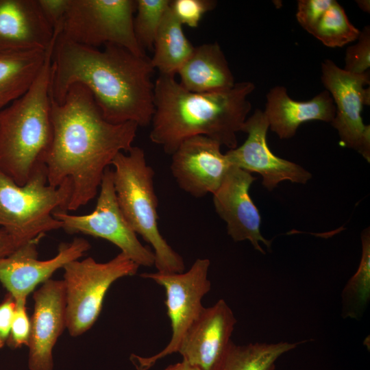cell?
I'll use <instances>...</instances> for the list:
<instances>
[{"label": "cell", "mask_w": 370, "mask_h": 370, "mask_svg": "<svg viewBox=\"0 0 370 370\" xmlns=\"http://www.w3.org/2000/svg\"><path fill=\"white\" fill-rule=\"evenodd\" d=\"M136 14L134 16V32L140 47L151 50L162 20L170 5V0H136Z\"/></svg>", "instance_id": "484cf974"}, {"label": "cell", "mask_w": 370, "mask_h": 370, "mask_svg": "<svg viewBox=\"0 0 370 370\" xmlns=\"http://www.w3.org/2000/svg\"><path fill=\"white\" fill-rule=\"evenodd\" d=\"M221 147L204 136L180 143L171 154V170L181 189L195 197L216 192L232 166Z\"/></svg>", "instance_id": "5bb4252c"}, {"label": "cell", "mask_w": 370, "mask_h": 370, "mask_svg": "<svg viewBox=\"0 0 370 370\" xmlns=\"http://www.w3.org/2000/svg\"><path fill=\"white\" fill-rule=\"evenodd\" d=\"M306 341L247 345H236L232 341L214 370H274L281 356Z\"/></svg>", "instance_id": "603a6c76"}, {"label": "cell", "mask_w": 370, "mask_h": 370, "mask_svg": "<svg viewBox=\"0 0 370 370\" xmlns=\"http://www.w3.org/2000/svg\"><path fill=\"white\" fill-rule=\"evenodd\" d=\"M71 194L69 180L57 187L48 184L45 163L36 168L23 186L0 170V228L23 243L60 229L53 213L65 211Z\"/></svg>", "instance_id": "8992f818"}, {"label": "cell", "mask_w": 370, "mask_h": 370, "mask_svg": "<svg viewBox=\"0 0 370 370\" xmlns=\"http://www.w3.org/2000/svg\"><path fill=\"white\" fill-rule=\"evenodd\" d=\"M45 234H40L23 243L7 256L0 258V282L15 300L27 299L40 284L69 262L79 260L90 248L88 241L75 237L63 243L53 258H38V245Z\"/></svg>", "instance_id": "7c38bea8"}, {"label": "cell", "mask_w": 370, "mask_h": 370, "mask_svg": "<svg viewBox=\"0 0 370 370\" xmlns=\"http://www.w3.org/2000/svg\"><path fill=\"white\" fill-rule=\"evenodd\" d=\"M184 362L182 361L175 365H171L166 367L164 370H184Z\"/></svg>", "instance_id": "e575fe53"}, {"label": "cell", "mask_w": 370, "mask_h": 370, "mask_svg": "<svg viewBox=\"0 0 370 370\" xmlns=\"http://www.w3.org/2000/svg\"><path fill=\"white\" fill-rule=\"evenodd\" d=\"M210 264L208 259L197 258L186 272L140 274V277L164 288L172 336L168 345L154 356L146 358L132 355L131 359L138 370H147L158 360L177 352L182 341L204 308L202 299L211 288L208 278Z\"/></svg>", "instance_id": "9c48e42d"}, {"label": "cell", "mask_w": 370, "mask_h": 370, "mask_svg": "<svg viewBox=\"0 0 370 370\" xmlns=\"http://www.w3.org/2000/svg\"><path fill=\"white\" fill-rule=\"evenodd\" d=\"M53 216L61 228L69 234L81 233L107 240L139 267L154 265L153 252L139 241L137 234L123 214L117 202L113 171L108 167L103 173L94 210L88 214H71L57 210Z\"/></svg>", "instance_id": "30bf717a"}, {"label": "cell", "mask_w": 370, "mask_h": 370, "mask_svg": "<svg viewBox=\"0 0 370 370\" xmlns=\"http://www.w3.org/2000/svg\"><path fill=\"white\" fill-rule=\"evenodd\" d=\"M269 124L264 111L256 109L247 118L241 132L247 134L244 143L225 154L230 164L262 177V185L272 190L285 180L304 184L312 174L300 165L274 155L267 143Z\"/></svg>", "instance_id": "4fadbf2b"}, {"label": "cell", "mask_w": 370, "mask_h": 370, "mask_svg": "<svg viewBox=\"0 0 370 370\" xmlns=\"http://www.w3.org/2000/svg\"><path fill=\"white\" fill-rule=\"evenodd\" d=\"M256 180L251 173L232 165L213 195L219 216L225 221L228 235L235 242L249 241L254 248L264 254L260 243L271 248V241L260 232V215L250 197L249 190Z\"/></svg>", "instance_id": "9a60e30c"}, {"label": "cell", "mask_w": 370, "mask_h": 370, "mask_svg": "<svg viewBox=\"0 0 370 370\" xmlns=\"http://www.w3.org/2000/svg\"><path fill=\"white\" fill-rule=\"evenodd\" d=\"M358 7L365 12L369 13L370 12V1L369 0H357L356 1Z\"/></svg>", "instance_id": "836d02e7"}, {"label": "cell", "mask_w": 370, "mask_h": 370, "mask_svg": "<svg viewBox=\"0 0 370 370\" xmlns=\"http://www.w3.org/2000/svg\"><path fill=\"white\" fill-rule=\"evenodd\" d=\"M53 47L28 90L0 111V170L20 186L44 163L52 141Z\"/></svg>", "instance_id": "277c9868"}, {"label": "cell", "mask_w": 370, "mask_h": 370, "mask_svg": "<svg viewBox=\"0 0 370 370\" xmlns=\"http://www.w3.org/2000/svg\"><path fill=\"white\" fill-rule=\"evenodd\" d=\"M334 0H299L296 18L299 25L311 34Z\"/></svg>", "instance_id": "f546056e"}, {"label": "cell", "mask_w": 370, "mask_h": 370, "mask_svg": "<svg viewBox=\"0 0 370 370\" xmlns=\"http://www.w3.org/2000/svg\"><path fill=\"white\" fill-rule=\"evenodd\" d=\"M236 319L223 299L204 308L182 341L183 362L201 370H214L232 342Z\"/></svg>", "instance_id": "e0dca14e"}, {"label": "cell", "mask_w": 370, "mask_h": 370, "mask_svg": "<svg viewBox=\"0 0 370 370\" xmlns=\"http://www.w3.org/2000/svg\"><path fill=\"white\" fill-rule=\"evenodd\" d=\"M264 111L271 130L280 138L295 136L299 126L309 121L332 123L336 108L328 91L323 90L312 99L299 101L292 99L282 86L272 88L267 94Z\"/></svg>", "instance_id": "d6986e66"}, {"label": "cell", "mask_w": 370, "mask_h": 370, "mask_svg": "<svg viewBox=\"0 0 370 370\" xmlns=\"http://www.w3.org/2000/svg\"><path fill=\"white\" fill-rule=\"evenodd\" d=\"M23 244L6 231L0 228V258L8 256Z\"/></svg>", "instance_id": "d6a6232c"}, {"label": "cell", "mask_w": 370, "mask_h": 370, "mask_svg": "<svg viewBox=\"0 0 370 370\" xmlns=\"http://www.w3.org/2000/svg\"><path fill=\"white\" fill-rule=\"evenodd\" d=\"M360 31L349 21L343 8L335 0L325 12L311 34L328 47H343L358 39Z\"/></svg>", "instance_id": "d4e9b609"}, {"label": "cell", "mask_w": 370, "mask_h": 370, "mask_svg": "<svg viewBox=\"0 0 370 370\" xmlns=\"http://www.w3.org/2000/svg\"><path fill=\"white\" fill-rule=\"evenodd\" d=\"M217 3L214 0H173L170 8L182 25L195 28L204 15L214 9Z\"/></svg>", "instance_id": "83f0119b"}, {"label": "cell", "mask_w": 370, "mask_h": 370, "mask_svg": "<svg viewBox=\"0 0 370 370\" xmlns=\"http://www.w3.org/2000/svg\"><path fill=\"white\" fill-rule=\"evenodd\" d=\"M251 82L212 92H193L183 88L175 76L159 75L154 82V112L149 138L165 153L172 154L184 140L204 136L230 149L238 145L251 104Z\"/></svg>", "instance_id": "3957f363"}, {"label": "cell", "mask_w": 370, "mask_h": 370, "mask_svg": "<svg viewBox=\"0 0 370 370\" xmlns=\"http://www.w3.org/2000/svg\"><path fill=\"white\" fill-rule=\"evenodd\" d=\"M139 266L120 252L106 262L92 257L73 260L64 267L66 329L72 336L82 335L97 321L105 296L117 280L136 274Z\"/></svg>", "instance_id": "52a82bcc"}, {"label": "cell", "mask_w": 370, "mask_h": 370, "mask_svg": "<svg viewBox=\"0 0 370 370\" xmlns=\"http://www.w3.org/2000/svg\"><path fill=\"white\" fill-rule=\"evenodd\" d=\"M177 73L180 85L193 92L221 91L236 84L225 56L217 42L195 47Z\"/></svg>", "instance_id": "ffe728a7"}, {"label": "cell", "mask_w": 370, "mask_h": 370, "mask_svg": "<svg viewBox=\"0 0 370 370\" xmlns=\"http://www.w3.org/2000/svg\"><path fill=\"white\" fill-rule=\"evenodd\" d=\"M16 308V301L13 296L7 293L0 302V349L8 341Z\"/></svg>", "instance_id": "1f68e13d"}, {"label": "cell", "mask_w": 370, "mask_h": 370, "mask_svg": "<svg viewBox=\"0 0 370 370\" xmlns=\"http://www.w3.org/2000/svg\"><path fill=\"white\" fill-rule=\"evenodd\" d=\"M184 370H201L197 367L190 366L184 362Z\"/></svg>", "instance_id": "d590c367"}, {"label": "cell", "mask_w": 370, "mask_h": 370, "mask_svg": "<svg viewBox=\"0 0 370 370\" xmlns=\"http://www.w3.org/2000/svg\"><path fill=\"white\" fill-rule=\"evenodd\" d=\"M51 97L61 103L69 87L79 84L91 92L103 118L119 124H151L154 112V69L151 58L106 44L103 50L58 35L51 53Z\"/></svg>", "instance_id": "7a4b0ae2"}, {"label": "cell", "mask_w": 370, "mask_h": 370, "mask_svg": "<svg viewBox=\"0 0 370 370\" xmlns=\"http://www.w3.org/2000/svg\"><path fill=\"white\" fill-rule=\"evenodd\" d=\"M52 141L45 158L48 184L66 180L71 194L65 211L77 210L97 195L105 170L132 147L138 125L106 121L84 86L71 85L63 101L51 100Z\"/></svg>", "instance_id": "6da1fadb"}, {"label": "cell", "mask_w": 370, "mask_h": 370, "mask_svg": "<svg viewBox=\"0 0 370 370\" xmlns=\"http://www.w3.org/2000/svg\"><path fill=\"white\" fill-rule=\"evenodd\" d=\"M194 47L169 5L154 40V52L151 58L153 69H158L160 75L175 76Z\"/></svg>", "instance_id": "7402d4cb"}, {"label": "cell", "mask_w": 370, "mask_h": 370, "mask_svg": "<svg viewBox=\"0 0 370 370\" xmlns=\"http://www.w3.org/2000/svg\"><path fill=\"white\" fill-rule=\"evenodd\" d=\"M39 8L54 33L59 34L68 10L69 0H37Z\"/></svg>", "instance_id": "4dcf8cb0"}, {"label": "cell", "mask_w": 370, "mask_h": 370, "mask_svg": "<svg viewBox=\"0 0 370 370\" xmlns=\"http://www.w3.org/2000/svg\"><path fill=\"white\" fill-rule=\"evenodd\" d=\"M116 197L125 218L136 234L153 249L158 271L182 273L185 264L163 238L158 228V199L154 188V171L147 164L143 149L132 146L113 159Z\"/></svg>", "instance_id": "5b68a950"}, {"label": "cell", "mask_w": 370, "mask_h": 370, "mask_svg": "<svg viewBox=\"0 0 370 370\" xmlns=\"http://www.w3.org/2000/svg\"><path fill=\"white\" fill-rule=\"evenodd\" d=\"M53 45L46 51H0V111L28 90Z\"/></svg>", "instance_id": "44dd1931"}, {"label": "cell", "mask_w": 370, "mask_h": 370, "mask_svg": "<svg viewBox=\"0 0 370 370\" xmlns=\"http://www.w3.org/2000/svg\"><path fill=\"white\" fill-rule=\"evenodd\" d=\"M136 6L135 0H69L58 35L89 47L114 44L145 56L134 32Z\"/></svg>", "instance_id": "ba28073f"}, {"label": "cell", "mask_w": 370, "mask_h": 370, "mask_svg": "<svg viewBox=\"0 0 370 370\" xmlns=\"http://www.w3.org/2000/svg\"><path fill=\"white\" fill-rule=\"evenodd\" d=\"M16 301V308L7 345L11 349L28 345L31 332V319L27 314V299Z\"/></svg>", "instance_id": "f1b7e54d"}, {"label": "cell", "mask_w": 370, "mask_h": 370, "mask_svg": "<svg viewBox=\"0 0 370 370\" xmlns=\"http://www.w3.org/2000/svg\"><path fill=\"white\" fill-rule=\"evenodd\" d=\"M57 36L37 0H0V51H46Z\"/></svg>", "instance_id": "ac0fdd59"}, {"label": "cell", "mask_w": 370, "mask_h": 370, "mask_svg": "<svg viewBox=\"0 0 370 370\" xmlns=\"http://www.w3.org/2000/svg\"><path fill=\"white\" fill-rule=\"evenodd\" d=\"M362 255L358 268L342 292V316L358 319L362 317L370 298V231L361 234Z\"/></svg>", "instance_id": "cb8c5ba5"}, {"label": "cell", "mask_w": 370, "mask_h": 370, "mask_svg": "<svg viewBox=\"0 0 370 370\" xmlns=\"http://www.w3.org/2000/svg\"><path fill=\"white\" fill-rule=\"evenodd\" d=\"M321 82L336 108L332 125L337 130L341 145L354 149L370 162V125L363 123L364 106L370 104L369 72L353 74L326 59L321 64Z\"/></svg>", "instance_id": "8fae6325"}, {"label": "cell", "mask_w": 370, "mask_h": 370, "mask_svg": "<svg viewBox=\"0 0 370 370\" xmlns=\"http://www.w3.org/2000/svg\"><path fill=\"white\" fill-rule=\"evenodd\" d=\"M28 367L53 370V349L66 328V294L62 280L49 279L33 295Z\"/></svg>", "instance_id": "2e32d148"}, {"label": "cell", "mask_w": 370, "mask_h": 370, "mask_svg": "<svg viewBox=\"0 0 370 370\" xmlns=\"http://www.w3.org/2000/svg\"><path fill=\"white\" fill-rule=\"evenodd\" d=\"M357 42L349 46L345 56V71L353 74L367 72L370 66V26L360 31Z\"/></svg>", "instance_id": "4316f807"}]
</instances>
